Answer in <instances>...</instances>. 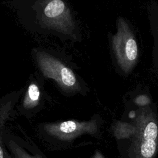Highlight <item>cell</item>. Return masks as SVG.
Wrapping results in <instances>:
<instances>
[{
	"label": "cell",
	"instance_id": "30bf717a",
	"mask_svg": "<svg viewBox=\"0 0 158 158\" xmlns=\"http://www.w3.org/2000/svg\"><path fill=\"white\" fill-rule=\"evenodd\" d=\"M1 134L0 135V158H12L3 144Z\"/></svg>",
	"mask_w": 158,
	"mask_h": 158
},
{
	"label": "cell",
	"instance_id": "7c38bea8",
	"mask_svg": "<svg viewBox=\"0 0 158 158\" xmlns=\"http://www.w3.org/2000/svg\"><path fill=\"white\" fill-rule=\"evenodd\" d=\"M92 158H103V157H102V155H101L99 152L96 151V152H95V154H94V156H93Z\"/></svg>",
	"mask_w": 158,
	"mask_h": 158
},
{
	"label": "cell",
	"instance_id": "277c9868",
	"mask_svg": "<svg viewBox=\"0 0 158 158\" xmlns=\"http://www.w3.org/2000/svg\"><path fill=\"white\" fill-rule=\"evenodd\" d=\"M96 119L80 122L68 120L40 123L37 127L39 136L53 148H67L83 135L96 134Z\"/></svg>",
	"mask_w": 158,
	"mask_h": 158
},
{
	"label": "cell",
	"instance_id": "3957f363",
	"mask_svg": "<svg viewBox=\"0 0 158 158\" xmlns=\"http://www.w3.org/2000/svg\"><path fill=\"white\" fill-rule=\"evenodd\" d=\"M109 41L116 71L123 77L129 76L139 62V48L134 28L125 17L117 18L116 31L109 33Z\"/></svg>",
	"mask_w": 158,
	"mask_h": 158
},
{
	"label": "cell",
	"instance_id": "52a82bcc",
	"mask_svg": "<svg viewBox=\"0 0 158 158\" xmlns=\"http://www.w3.org/2000/svg\"><path fill=\"white\" fill-rule=\"evenodd\" d=\"M158 127L154 121L139 123L138 135L133 147V158H152L156 150Z\"/></svg>",
	"mask_w": 158,
	"mask_h": 158
},
{
	"label": "cell",
	"instance_id": "8992f818",
	"mask_svg": "<svg viewBox=\"0 0 158 158\" xmlns=\"http://www.w3.org/2000/svg\"><path fill=\"white\" fill-rule=\"evenodd\" d=\"M20 129L23 137L6 128L1 134L3 144L12 158H47L35 143Z\"/></svg>",
	"mask_w": 158,
	"mask_h": 158
},
{
	"label": "cell",
	"instance_id": "6da1fadb",
	"mask_svg": "<svg viewBox=\"0 0 158 158\" xmlns=\"http://www.w3.org/2000/svg\"><path fill=\"white\" fill-rule=\"evenodd\" d=\"M19 22L30 33L80 43L82 34L69 0H10Z\"/></svg>",
	"mask_w": 158,
	"mask_h": 158
},
{
	"label": "cell",
	"instance_id": "9c48e42d",
	"mask_svg": "<svg viewBox=\"0 0 158 158\" xmlns=\"http://www.w3.org/2000/svg\"><path fill=\"white\" fill-rule=\"evenodd\" d=\"M24 91V87L18 91L9 93L0 98V135L5 129L6 122L14 114V108Z\"/></svg>",
	"mask_w": 158,
	"mask_h": 158
},
{
	"label": "cell",
	"instance_id": "8fae6325",
	"mask_svg": "<svg viewBox=\"0 0 158 158\" xmlns=\"http://www.w3.org/2000/svg\"><path fill=\"white\" fill-rule=\"evenodd\" d=\"M135 102L139 106L146 105L149 103V98L146 95L140 94L135 98Z\"/></svg>",
	"mask_w": 158,
	"mask_h": 158
},
{
	"label": "cell",
	"instance_id": "ba28073f",
	"mask_svg": "<svg viewBox=\"0 0 158 158\" xmlns=\"http://www.w3.org/2000/svg\"><path fill=\"white\" fill-rule=\"evenodd\" d=\"M151 33L153 39L152 62L153 70L158 77V1H152L148 6Z\"/></svg>",
	"mask_w": 158,
	"mask_h": 158
},
{
	"label": "cell",
	"instance_id": "5b68a950",
	"mask_svg": "<svg viewBox=\"0 0 158 158\" xmlns=\"http://www.w3.org/2000/svg\"><path fill=\"white\" fill-rule=\"evenodd\" d=\"M44 78L35 72L31 74L27 81L17 109L19 112L30 119L44 107L49 96L44 89Z\"/></svg>",
	"mask_w": 158,
	"mask_h": 158
},
{
	"label": "cell",
	"instance_id": "7a4b0ae2",
	"mask_svg": "<svg viewBox=\"0 0 158 158\" xmlns=\"http://www.w3.org/2000/svg\"><path fill=\"white\" fill-rule=\"evenodd\" d=\"M32 58L37 72L44 78L51 80L65 96L86 95L89 88L77 72V66L65 54L41 47L33 48Z\"/></svg>",
	"mask_w": 158,
	"mask_h": 158
}]
</instances>
